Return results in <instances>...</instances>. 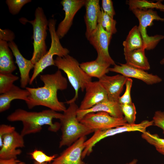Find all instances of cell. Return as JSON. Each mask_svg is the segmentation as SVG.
I'll list each match as a JSON object with an SVG mask.
<instances>
[{
    "mask_svg": "<svg viewBox=\"0 0 164 164\" xmlns=\"http://www.w3.org/2000/svg\"><path fill=\"white\" fill-rule=\"evenodd\" d=\"M152 121L153 125L162 129L164 134V111H156L153 117Z\"/></svg>",
    "mask_w": 164,
    "mask_h": 164,
    "instance_id": "cell-34",
    "label": "cell"
},
{
    "mask_svg": "<svg viewBox=\"0 0 164 164\" xmlns=\"http://www.w3.org/2000/svg\"><path fill=\"white\" fill-rule=\"evenodd\" d=\"M123 45L124 53L143 49V42L138 26H135L130 31Z\"/></svg>",
    "mask_w": 164,
    "mask_h": 164,
    "instance_id": "cell-24",
    "label": "cell"
},
{
    "mask_svg": "<svg viewBox=\"0 0 164 164\" xmlns=\"http://www.w3.org/2000/svg\"><path fill=\"white\" fill-rule=\"evenodd\" d=\"M34 164H48L46 162H45V163H42V164H39L37 162H36V161H35L34 162Z\"/></svg>",
    "mask_w": 164,
    "mask_h": 164,
    "instance_id": "cell-40",
    "label": "cell"
},
{
    "mask_svg": "<svg viewBox=\"0 0 164 164\" xmlns=\"http://www.w3.org/2000/svg\"><path fill=\"white\" fill-rule=\"evenodd\" d=\"M55 66L59 70H63L75 91L74 97L66 103L75 102L78 97V92L80 89L83 92L87 84L92 81V77L87 75L82 69L78 61L68 54L60 57L57 56L54 60Z\"/></svg>",
    "mask_w": 164,
    "mask_h": 164,
    "instance_id": "cell-4",
    "label": "cell"
},
{
    "mask_svg": "<svg viewBox=\"0 0 164 164\" xmlns=\"http://www.w3.org/2000/svg\"><path fill=\"white\" fill-rule=\"evenodd\" d=\"M86 136L79 139L56 157L51 164H85L82 160Z\"/></svg>",
    "mask_w": 164,
    "mask_h": 164,
    "instance_id": "cell-14",
    "label": "cell"
},
{
    "mask_svg": "<svg viewBox=\"0 0 164 164\" xmlns=\"http://www.w3.org/2000/svg\"><path fill=\"white\" fill-rule=\"evenodd\" d=\"M160 63L161 64H164V58L162 59L160 61Z\"/></svg>",
    "mask_w": 164,
    "mask_h": 164,
    "instance_id": "cell-39",
    "label": "cell"
},
{
    "mask_svg": "<svg viewBox=\"0 0 164 164\" xmlns=\"http://www.w3.org/2000/svg\"><path fill=\"white\" fill-rule=\"evenodd\" d=\"M141 136L148 143L154 146L158 152L164 155V138H160L157 134H152L146 131L142 133Z\"/></svg>",
    "mask_w": 164,
    "mask_h": 164,
    "instance_id": "cell-26",
    "label": "cell"
},
{
    "mask_svg": "<svg viewBox=\"0 0 164 164\" xmlns=\"http://www.w3.org/2000/svg\"><path fill=\"white\" fill-rule=\"evenodd\" d=\"M15 38L14 32L9 29H0V40L10 42L13 41Z\"/></svg>",
    "mask_w": 164,
    "mask_h": 164,
    "instance_id": "cell-35",
    "label": "cell"
},
{
    "mask_svg": "<svg viewBox=\"0 0 164 164\" xmlns=\"http://www.w3.org/2000/svg\"><path fill=\"white\" fill-rule=\"evenodd\" d=\"M153 125L152 120H144L138 124H129L110 129L98 130L94 132L92 136L84 142V148L82 153V158L89 155L93 147L98 142L107 137L126 132L138 131L143 133L148 127Z\"/></svg>",
    "mask_w": 164,
    "mask_h": 164,
    "instance_id": "cell-7",
    "label": "cell"
},
{
    "mask_svg": "<svg viewBox=\"0 0 164 164\" xmlns=\"http://www.w3.org/2000/svg\"><path fill=\"white\" fill-rule=\"evenodd\" d=\"M127 78L120 74L113 76L105 74L98 81L106 91L108 99L118 102Z\"/></svg>",
    "mask_w": 164,
    "mask_h": 164,
    "instance_id": "cell-16",
    "label": "cell"
},
{
    "mask_svg": "<svg viewBox=\"0 0 164 164\" xmlns=\"http://www.w3.org/2000/svg\"><path fill=\"white\" fill-rule=\"evenodd\" d=\"M39 78L44 84L43 86L25 88L30 93L28 100L26 102L28 108L31 109L42 106L57 112H64L67 108L64 103L59 100L57 92L67 89V78L59 69L53 73L41 75Z\"/></svg>",
    "mask_w": 164,
    "mask_h": 164,
    "instance_id": "cell-1",
    "label": "cell"
},
{
    "mask_svg": "<svg viewBox=\"0 0 164 164\" xmlns=\"http://www.w3.org/2000/svg\"><path fill=\"white\" fill-rule=\"evenodd\" d=\"M99 112L107 113L111 116L116 118H124L118 102L110 101L108 99L100 102L89 109L84 110L78 109L77 111V117L80 121L86 114Z\"/></svg>",
    "mask_w": 164,
    "mask_h": 164,
    "instance_id": "cell-18",
    "label": "cell"
},
{
    "mask_svg": "<svg viewBox=\"0 0 164 164\" xmlns=\"http://www.w3.org/2000/svg\"><path fill=\"white\" fill-rule=\"evenodd\" d=\"M56 20L53 18L49 20V30L51 39L50 47L46 53L35 65L29 84L31 85L37 77L47 67L55 66L53 56L63 57L69 54V50L63 46L56 30Z\"/></svg>",
    "mask_w": 164,
    "mask_h": 164,
    "instance_id": "cell-6",
    "label": "cell"
},
{
    "mask_svg": "<svg viewBox=\"0 0 164 164\" xmlns=\"http://www.w3.org/2000/svg\"><path fill=\"white\" fill-rule=\"evenodd\" d=\"M8 43L0 40V73H12L16 69Z\"/></svg>",
    "mask_w": 164,
    "mask_h": 164,
    "instance_id": "cell-21",
    "label": "cell"
},
{
    "mask_svg": "<svg viewBox=\"0 0 164 164\" xmlns=\"http://www.w3.org/2000/svg\"><path fill=\"white\" fill-rule=\"evenodd\" d=\"M9 48L15 59L20 73V85L21 87L25 89L30 80L29 73L34 65L30 60L24 58L20 52L17 46L14 41L8 43Z\"/></svg>",
    "mask_w": 164,
    "mask_h": 164,
    "instance_id": "cell-17",
    "label": "cell"
},
{
    "mask_svg": "<svg viewBox=\"0 0 164 164\" xmlns=\"http://www.w3.org/2000/svg\"></svg>",
    "mask_w": 164,
    "mask_h": 164,
    "instance_id": "cell-41",
    "label": "cell"
},
{
    "mask_svg": "<svg viewBox=\"0 0 164 164\" xmlns=\"http://www.w3.org/2000/svg\"><path fill=\"white\" fill-rule=\"evenodd\" d=\"M124 117L129 124H135L136 111L134 103L128 104H120Z\"/></svg>",
    "mask_w": 164,
    "mask_h": 164,
    "instance_id": "cell-29",
    "label": "cell"
},
{
    "mask_svg": "<svg viewBox=\"0 0 164 164\" xmlns=\"http://www.w3.org/2000/svg\"><path fill=\"white\" fill-rule=\"evenodd\" d=\"M131 10L139 21L138 26L143 42V49L147 50L153 49L161 40L164 38V35H157L149 36L147 33V28L152 25L154 21H164V18L160 17L156 12L152 9H135Z\"/></svg>",
    "mask_w": 164,
    "mask_h": 164,
    "instance_id": "cell-8",
    "label": "cell"
},
{
    "mask_svg": "<svg viewBox=\"0 0 164 164\" xmlns=\"http://www.w3.org/2000/svg\"><path fill=\"white\" fill-rule=\"evenodd\" d=\"M85 0H63L60 3L65 12V17L59 24L56 33L60 39L67 33L73 24L77 12L84 5Z\"/></svg>",
    "mask_w": 164,
    "mask_h": 164,
    "instance_id": "cell-11",
    "label": "cell"
},
{
    "mask_svg": "<svg viewBox=\"0 0 164 164\" xmlns=\"http://www.w3.org/2000/svg\"><path fill=\"white\" fill-rule=\"evenodd\" d=\"M2 140L0 159H17L22 153L21 150L17 148L25 146L23 136L15 130L3 136Z\"/></svg>",
    "mask_w": 164,
    "mask_h": 164,
    "instance_id": "cell-12",
    "label": "cell"
},
{
    "mask_svg": "<svg viewBox=\"0 0 164 164\" xmlns=\"http://www.w3.org/2000/svg\"><path fill=\"white\" fill-rule=\"evenodd\" d=\"M32 158L35 161L39 163L50 162L53 161L56 157V155H54L51 156H49L46 155L43 151L35 150L30 153Z\"/></svg>",
    "mask_w": 164,
    "mask_h": 164,
    "instance_id": "cell-31",
    "label": "cell"
},
{
    "mask_svg": "<svg viewBox=\"0 0 164 164\" xmlns=\"http://www.w3.org/2000/svg\"><path fill=\"white\" fill-rule=\"evenodd\" d=\"M109 71L118 73L128 78H133L141 80L148 85L159 83L162 79L157 75L149 73L145 70L127 63L115 64L113 67L109 68Z\"/></svg>",
    "mask_w": 164,
    "mask_h": 164,
    "instance_id": "cell-13",
    "label": "cell"
},
{
    "mask_svg": "<svg viewBox=\"0 0 164 164\" xmlns=\"http://www.w3.org/2000/svg\"><path fill=\"white\" fill-rule=\"evenodd\" d=\"M85 90V95L79 107V110L89 109L108 99L106 91L98 81L89 82Z\"/></svg>",
    "mask_w": 164,
    "mask_h": 164,
    "instance_id": "cell-15",
    "label": "cell"
},
{
    "mask_svg": "<svg viewBox=\"0 0 164 164\" xmlns=\"http://www.w3.org/2000/svg\"><path fill=\"white\" fill-rule=\"evenodd\" d=\"M101 8L104 13L114 18L115 15L113 2L111 0H102Z\"/></svg>",
    "mask_w": 164,
    "mask_h": 164,
    "instance_id": "cell-33",
    "label": "cell"
},
{
    "mask_svg": "<svg viewBox=\"0 0 164 164\" xmlns=\"http://www.w3.org/2000/svg\"><path fill=\"white\" fill-rule=\"evenodd\" d=\"M80 121L94 132L96 130L122 126L128 124L124 118H115L104 112L87 114Z\"/></svg>",
    "mask_w": 164,
    "mask_h": 164,
    "instance_id": "cell-9",
    "label": "cell"
},
{
    "mask_svg": "<svg viewBox=\"0 0 164 164\" xmlns=\"http://www.w3.org/2000/svg\"><path fill=\"white\" fill-rule=\"evenodd\" d=\"M145 50L141 49L124 53L126 63L144 70H149L150 65L145 55Z\"/></svg>",
    "mask_w": 164,
    "mask_h": 164,
    "instance_id": "cell-23",
    "label": "cell"
},
{
    "mask_svg": "<svg viewBox=\"0 0 164 164\" xmlns=\"http://www.w3.org/2000/svg\"><path fill=\"white\" fill-rule=\"evenodd\" d=\"M19 78V77L12 73H0V94L9 91L14 84V82Z\"/></svg>",
    "mask_w": 164,
    "mask_h": 164,
    "instance_id": "cell-28",
    "label": "cell"
},
{
    "mask_svg": "<svg viewBox=\"0 0 164 164\" xmlns=\"http://www.w3.org/2000/svg\"><path fill=\"white\" fill-rule=\"evenodd\" d=\"M15 130V127L4 124L0 126V147L1 148L3 143L2 137L5 135L12 132Z\"/></svg>",
    "mask_w": 164,
    "mask_h": 164,
    "instance_id": "cell-36",
    "label": "cell"
},
{
    "mask_svg": "<svg viewBox=\"0 0 164 164\" xmlns=\"http://www.w3.org/2000/svg\"><path fill=\"white\" fill-rule=\"evenodd\" d=\"M112 35L106 31L101 25L98 24L95 29L87 39L97 53V60L107 63L114 65L115 63L110 56L109 46Z\"/></svg>",
    "mask_w": 164,
    "mask_h": 164,
    "instance_id": "cell-10",
    "label": "cell"
},
{
    "mask_svg": "<svg viewBox=\"0 0 164 164\" xmlns=\"http://www.w3.org/2000/svg\"><path fill=\"white\" fill-rule=\"evenodd\" d=\"M133 83L130 78H127L125 83L126 89L124 94L118 99L119 104H128L133 103L131 96V91Z\"/></svg>",
    "mask_w": 164,
    "mask_h": 164,
    "instance_id": "cell-32",
    "label": "cell"
},
{
    "mask_svg": "<svg viewBox=\"0 0 164 164\" xmlns=\"http://www.w3.org/2000/svg\"><path fill=\"white\" fill-rule=\"evenodd\" d=\"M21 22H29L33 29V52L30 60L35 65L47 52L46 39L49 21L42 8L38 7L35 12V18L32 20H28L25 18L20 19Z\"/></svg>",
    "mask_w": 164,
    "mask_h": 164,
    "instance_id": "cell-5",
    "label": "cell"
},
{
    "mask_svg": "<svg viewBox=\"0 0 164 164\" xmlns=\"http://www.w3.org/2000/svg\"><path fill=\"white\" fill-rule=\"evenodd\" d=\"M0 164H26V163L21 162L17 159H0Z\"/></svg>",
    "mask_w": 164,
    "mask_h": 164,
    "instance_id": "cell-37",
    "label": "cell"
},
{
    "mask_svg": "<svg viewBox=\"0 0 164 164\" xmlns=\"http://www.w3.org/2000/svg\"><path fill=\"white\" fill-rule=\"evenodd\" d=\"M68 108L63 112L60 119L62 132L59 147L69 146L80 138L94 132L78 121L77 111L79 107L75 102L68 104Z\"/></svg>",
    "mask_w": 164,
    "mask_h": 164,
    "instance_id": "cell-3",
    "label": "cell"
},
{
    "mask_svg": "<svg viewBox=\"0 0 164 164\" xmlns=\"http://www.w3.org/2000/svg\"><path fill=\"white\" fill-rule=\"evenodd\" d=\"M110 65L107 63L98 61L96 59L80 63V67L87 75L99 79L109 72Z\"/></svg>",
    "mask_w": 164,
    "mask_h": 164,
    "instance_id": "cell-22",
    "label": "cell"
},
{
    "mask_svg": "<svg viewBox=\"0 0 164 164\" xmlns=\"http://www.w3.org/2000/svg\"><path fill=\"white\" fill-rule=\"evenodd\" d=\"M138 161L137 159H134L129 163H127L126 164H137Z\"/></svg>",
    "mask_w": 164,
    "mask_h": 164,
    "instance_id": "cell-38",
    "label": "cell"
},
{
    "mask_svg": "<svg viewBox=\"0 0 164 164\" xmlns=\"http://www.w3.org/2000/svg\"><path fill=\"white\" fill-rule=\"evenodd\" d=\"M29 95V92L26 89L21 88L14 84L9 91L0 94V112L8 110L13 100L19 99L27 101Z\"/></svg>",
    "mask_w": 164,
    "mask_h": 164,
    "instance_id": "cell-20",
    "label": "cell"
},
{
    "mask_svg": "<svg viewBox=\"0 0 164 164\" xmlns=\"http://www.w3.org/2000/svg\"><path fill=\"white\" fill-rule=\"evenodd\" d=\"M99 0H85L86 12L84 16L86 26L85 36L88 38L95 29L98 24V19L101 8Z\"/></svg>",
    "mask_w": 164,
    "mask_h": 164,
    "instance_id": "cell-19",
    "label": "cell"
},
{
    "mask_svg": "<svg viewBox=\"0 0 164 164\" xmlns=\"http://www.w3.org/2000/svg\"><path fill=\"white\" fill-rule=\"evenodd\" d=\"M63 114L49 109L39 112L28 111L21 108L16 109L8 116L7 119L9 121H21L23 127L21 134L26 135L40 132L43 126L47 125L48 130L56 132L60 128V123H53V119H60Z\"/></svg>",
    "mask_w": 164,
    "mask_h": 164,
    "instance_id": "cell-2",
    "label": "cell"
},
{
    "mask_svg": "<svg viewBox=\"0 0 164 164\" xmlns=\"http://www.w3.org/2000/svg\"><path fill=\"white\" fill-rule=\"evenodd\" d=\"M128 4L131 10L135 9H145V8H150L152 9V8H156L163 11L164 9V5L160 2L154 3L145 0H132L129 1Z\"/></svg>",
    "mask_w": 164,
    "mask_h": 164,
    "instance_id": "cell-27",
    "label": "cell"
},
{
    "mask_svg": "<svg viewBox=\"0 0 164 164\" xmlns=\"http://www.w3.org/2000/svg\"><path fill=\"white\" fill-rule=\"evenodd\" d=\"M97 22L107 32L112 35L116 32V21L104 13L101 8L98 15Z\"/></svg>",
    "mask_w": 164,
    "mask_h": 164,
    "instance_id": "cell-25",
    "label": "cell"
},
{
    "mask_svg": "<svg viewBox=\"0 0 164 164\" xmlns=\"http://www.w3.org/2000/svg\"><path fill=\"white\" fill-rule=\"evenodd\" d=\"M31 1V0H6L5 2L10 13L15 15L19 13L25 4Z\"/></svg>",
    "mask_w": 164,
    "mask_h": 164,
    "instance_id": "cell-30",
    "label": "cell"
}]
</instances>
